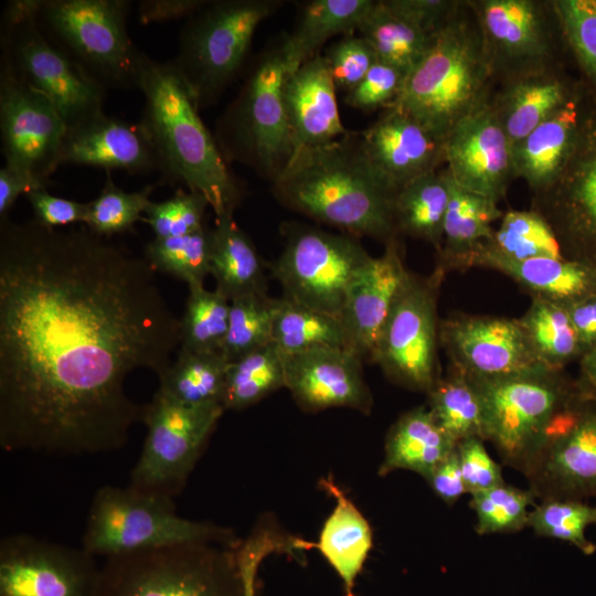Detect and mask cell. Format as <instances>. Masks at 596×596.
Segmentation results:
<instances>
[{
    "mask_svg": "<svg viewBox=\"0 0 596 596\" xmlns=\"http://www.w3.org/2000/svg\"><path fill=\"white\" fill-rule=\"evenodd\" d=\"M502 215L496 201L465 190L451 179L436 273L441 275L446 269H466L469 259L492 237V223Z\"/></svg>",
    "mask_w": 596,
    "mask_h": 596,
    "instance_id": "31",
    "label": "cell"
},
{
    "mask_svg": "<svg viewBox=\"0 0 596 596\" xmlns=\"http://www.w3.org/2000/svg\"><path fill=\"white\" fill-rule=\"evenodd\" d=\"M450 195L451 179L446 167L403 185L393 202L396 233L424 240L438 252Z\"/></svg>",
    "mask_w": 596,
    "mask_h": 596,
    "instance_id": "34",
    "label": "cell"
},
{
    "mask_svg": "<svg viewBox=\"0 0 596 596\" xmlns=\"http://www.w3.org/2000/svg\"><path fill=\"white\" fill-rule=\"evenodd\" d=\"M231 300L219 289L204 285L189 288L180 319V349L191 352H221L228 329Z\"/></svg>",
    "mask_w": 596,
    "mask_h": 596,
    "instance_id": "43",
    "label": "cell"
},
{
    "mask_svg": "<svg viewBox=\"0 0 596 596\" xmlns=\"http://www.w3.org/2000/svg\"><path fill=\"white\" fill-rule=\"evenodd\" d=\"M470 496L477 520L475 531L479 535L522 531L528 526L530 507L536 501L530 489L507 482Z\"/></svg>",
    "mask_w": 596,
    "mask_h": 596,
    "instance_id": "47",
    "label": "cell"
},
{
    "mask_svg": "<svg viewBox=\"0 0 596 596\" xmlns=\"http://www.w3.org/2000/svg\"><path fill=\"white\" fill-rule=\"evenodd\" d=\"M277 198L353 236L395 237V192L368 158L360 132L297 150L275 177Z\"/></svg>",
    "mask_w": 596,
    "mask_h": 596,
    "instance_id": "2",
    "label": "cell"
},
{
    "mask_svg": "<svg viewBox=\"0 0 596 596\" xmlns=\"http://www.w3.org/2000/svg\"><path fill=\"white\" fill-rule=\"evenodd\" d=\"M523 476L539 500H596V394L586 385L553 422Z\"/></svg>",
    "mask_w": 596,
    "mask_h": 596,
    "instance_id": "16",
    "label": "cell"
},
{
    "mask_svg": "<svg viewBox=\"0 0 596 596\" xmlns=\"http://www.w3.org/2000/svg\"><path fill=\"white\" fill-rule=\"evenodd\" d=\"M130 7L127 0H41L39 21L105 88H138L145 53L127 30Z\"/></svg>",
    "mask_w": 596,
    "mask_h": 596,
    "instance_id": "9",
    "label": "cell"
},
{
    "mask_svg": "<svg viewBox=\"0 0 596 596\" xmlns=\"http://www.w3.org/2000/svg\"><path fill=\"white\" fill-rule=\"evenodd\" d=\"M40 188L26 174L4 164L0 170V220L8 217V212L22 193Z\"/></svg>",
    "mask_w": 596,
    "mask_h": 596,
    "instance_id": "59",
    "label": "cell"
},
{
    "mask_svg": "<svg viewBox=\"0 0 596 596\" xmlns=\"http://www.w3.org/2000/svg\"><path fill=\"white\" fill-rule=\"evenodd\" d=\"M277 299L249 294L231 300L228 329L222 348L227 362L272 342Z\"/></svg>",
    "mask_w": 596,
    "mask_h": 596,
    "instance_id": "46",
    "label": "cell"
},
{
    "mask_svg": "<svg viewBox=\"0 0 596 596\" xmlns=\"http://www.w3.org/2000/svg\"><path fill=\"white\" fill-rule=\"evenodd\" d=\"M446 169L460 188L497 203L515 179L512 147L491 100L460 120L444 140Z\"/></svg>",
    "mask_w": 596,
    "mask_h": 596,
    "instance_id": "21",
    "label": "cell"
},
{
    "mask_svg": "<svg viewBox=\"0 0 596 596\" xmlns=\"http://www.w3.org/2000/svg\"><path fill=\"white\" fill-rule=\"evenodd\" d=\"M223 406L190 407L160 390L146 404L143 447L130 475L135 490L174 499L184 488Z\"/></svg>",
    "mask_w": 596,
    "mask_h": 596,
    "instance_id": "11",
    "label": "cell"
},
{
    "mask_svg": "<svg viewBox=\"0 0 596 596\" xmlns=\"http://www.w3.org/2000/svg\"><path fill=\"white\" fill-rule=\"evenodd\" d=\"M358 30L373 47L377 61L406 74L425 56L436 35L394 12L384 0L374 1Z\"/></svg>",
    "mask_w": 596,
    "mask_h": 596,
    "instance_id": "36",
    "label": "cell"
},
{
    "mask_svg": "<svg viewBox=\"0 0 596 596\" xmlns=\"http://www.w3.org/2000/svg\"><path fill=\"white\" fill-rule=\"evenodd\" d=\"M434 493L448 505L467 493L457 447L425 478Z\"/></svg>",
    "mask_w": 596,
    "mask_h": 596,
    "instance_id": "56",
    "label": "cell"
},
{
    "mask_svg": "<svg viewBox=\"0 0 596 596\" xmlns=\"http://www.w3.org/2000/svg\"><path fill=\"white\" fill-rule=\"evenodd\" d=\"M473 9L494 83L558 67L568 51L551 1L469 0Z\"/></svg>",
    "mask_w": 596,
    "mask_h": 596,
    "instance_id": "12",
    "label": "cell"
},
{
    "mask_svg": "<svg viewBox=\"0 0 596 596\" xmlns=\"http://www.w3.org/2000/svg\"><path fill=\"white\" fill-rule=\"evenodd\" d=\"M272 343L284 356L318 348L349 350L340 318L300 305L284 296L277 298Z\"/></svg>",
    "mask_w": 596,
    "mask_h": 596,
    "instance_id": "38",
    "label": "cell"
},
{
    "mask_svg": "<svg viewBox=\"0 0 596 596\" xmlns=\"http://www.w3.org/2000/svg\"><path fill=\"white\" fill-rule=\"evenodd\" d=\"M589 389V387H588ZM592 390V389H590ZM595 394H596V391L595 390H592Z\"/></svg>",
    "mask_w": 596,
    "mask_h": 596,
    "instance_id": "61",
    "label": "cell"
},
{
    "mask_svg": "<svg viewBox=\"0 0 596 596\" xmlns=\"http://www.w3.org/2000/svg\"><path fill=\"white\" fill-rule=\"evenodd\" d=\"M385 244L383 254L370 256L352 278L340 315L348 348L362 361L372 360L391 309L412 275L395 237Z\"/></svg>",
    "mask_w": 596,
    "mask_h": 596,
    "instance_id": "22",
    "label": "cell"
},
{
    "mask_svg": "<svg viewBox=\"0 0 596 596\" xmlns=\"http://www.w3.org/2000/svg\"><path fill=\"white\" fill-rule=\"evenodd\" d=\"M397 14L435 35L460 6L457 0H384Z\"/></svg>",
    "mask_w": 596,
    "mask_h": 596,
    "instance_id": "55",
    "label": "cell"
},
{
    "mask_svg": "<svg viewBox=\"0 0 596 596\" xmlns=\"http://www.w3.org/2000/svg\"><path fill=\"white\" fill-rule=\"evenodd\" d=\"M553 6L581 79L596 98V0H553Z\"/></svg>",
    "mask_w": 596,
    "mask_h": 596,
    "instance_id": "48",
    "label": "cell"
},
{
    "mask_svg": "<svg viewBox=\"0 0 596 596\" xmlns=\"http://www.w3.org/2000/svg\"><path fill=\"white\" fill-rule=\"evenodd\" d=\"M488 267L511 277L532 297L562 306L596 294V265L567 257L510 260L487 253L476 254L469 267Z\"/></svg>",
    "mask_w": 596,
    "mask_h": 596,
    "instance_id": "29",
    "label": "cell"
},
{
    "mask_svg": "<svg viewBox=\"0 0 596 596\" xmlns=\"http://www.w3.org/2000/svg\"><path fill=\"white\" fill-rule=\"evenodd\" d=\"M207 206L201 193L179 189L166 201H151L141 221L151 227L156 238L183 236L205 226L203 217Z\"/></svg>",
    "mask_w": 596,
    "mask_h": 596,
    "instance_id": "50",
    "label": "cell"
},
{
    "mask_svg": "<svg viewBox=\"0 0 596 596\" xmlns=\"http://www.w3.org/2000/svg\"><path fill=\"white\" fill-rule=\"evenodd\" d=\"M153 269L177 277L189 288L201 286L211 269V228L178 237L153 238L145 247Z\"/></svg>",
    "mask_w": 596,
    "mask_h": 596,
    "instance_id": "45",
    "label": "cell"
},
{
    "mask_svg": "<svg viewBox=\"0 0 596 596\" xmlns=\"http://www.w3.org/2000/svg\"><path fill=\"white\" fill-rule=\"evenodd\" d=\"M227 364L222 352L179 349L177 360L159 377L158 390L185 406H222Z\"/></svg>",
    "mask_w": 596,
    "mask_h": 596,
    "instance_id": "37",
    "label": "cell"
},
{
    "mask_svg": "<svg viewBox=\"0 0 596 596\" xmlns=\"http://www.w3.org/2000/svg\"><path fill=\"white\" fill-rule=\"evenodd\" d=\"M285 387V359L270 342L228 362L222 406L243 409Z\"/></svg>",
    "mask_w": 596,
    "mask_h": 596,
    "instance_id": "41",
    "label": "cell"
},
{
    "mask_svg": "<svg viewBox=\"0 0 596 596\" xmlns=\"http://www.w3.org/2000/svg\"><path fill=\"white\" fill-rule=\"evenodd\" d=\"M360 135L371 163L395 193L445 163L444 140L395 106Z\"/></svg>",
    "mask_w": 596,
    "mask_h": 596,
    "instance_id": "24",
    "label": "cell"
},
{
    "mask_svg": "<svg viewBox=\"0 0 596 596\" xmlns=\"http://www.w3.org/2000/svg\"><path fill=\"white\" fill-rule=\"evenodd\" d=\"M533 210L554 230L565 257L596 259V98L575 149L553 185L534 196Z\"/></svg>",
    "mask_w": 596,
    "mask_h": 596,
    "instance_id": "18",
    "label": "cell"
},
{
    "mask_svg": "<svg viewBox=\"0 0 596 596\" xmlns=\"http://www.w3.org/2000/svg\"><path fill=\"white\" fill-rule=\"evenodd\" d=\"M577 334L582 356L596 345V294L565 306Z\"/></svg>",
    "mask_w": 596,
    "mask_h": 596,
    "instance_id": "58",
    "label": "cell"
},
{
    "mask_svg": "<svg viewBox=\"0 0 596 596\" xmlns=\"http://www.w3.org/2000/svg\"><path fill=\"white\" fill-rule=\"evenodd\" d=\"M0 131L7 166L46 188L61 166L67 126L54 104L1 55Z\"/></svg>",
    "mask_w": 596,
    "mask_h": 596,
    "instance_id": "14",
    "label": "cell"
},
{
    "mask_svg": "<svg viewBox=\"0 0 596 596\" xmlns=\"http://www.w3.org/2000/svg\"><path fill=\"white\" fill-rule=\"evenodd\" d=\"M337 89L349 93L377 61L371 44L362 36L344 35L324 55Z\"/></svg>",
    "mask_w": 596,
    "mask_h": 596,
    "instance_id": "51",
    "label": "cell"
},
{
    "mask_svg": "<svg viewBox=\"0 0 596 596\" xmlns=\"http://www.w3.org/2000/svg\"><path fill=\"white\" fill-rule=\"evenodd\" d=\"M519 320L534 353L546 368L564 370L582 358L576 331L564 306L533 297Z\"/></svg>",
    "mask_w": 596,
    "mask_h": 596,
    "instance_id": "39",
    "label": "cell"
},
{
    "mask_svg": "<svg viewBox=\"0 0 596 596\" xmlns=\"http://www.w3.org/2000/svg\"><path fill=\"white\" fill-rule=\"evenodd\" d=\"M287 74L280 47L264 55L230 119L234 153L242 156L245 150L263 169L277 170V173L295 152L283 95Z\"/></svg>",
    "mask_w": 596,
    "mask_h": 596,
    "instance_id": "19",
    "label": "cell"
},
{
    "mask_svg": "<svg viewBox=\"0 0 596 596\" xmlns=\"http://www.w3.org/2000/svg\"><path fill=\"white\" fill-rule=\"evenodd\" d=\"M594 265H596V259H595V262H594Z\"/></svg>",
    "mask_w": 596,
    "mask_h": 596,
    "instance_id": "62",
    "label": "cell"
},
{
    "mask_svg": "<svg viewBox=\"0 0 596 596\" xmlns=\"http://www.w3.org/2000/svg\"><path fill=\"white\" fill-rule=\"evenodd\" d=\"M581 377L584 385L596 391V345L579 359Z\"/></svg>",
    "mask_w": 596,
    "mask_h": 596,
    "instance_id": "60",
    "label": "cell"
},
{
    "mask_svg": "<svg viewBox=\"0 0 596 596\" xmlns=\"http://www.w3.org/2000/svg\"><path fill=\"white\" fill-rule=\"evenodd\" d=\"M582 85L560 67L500 84L491 105L511 147L566 105Z\"/></svg>",
    "mask_w": 596,
    "mask_h": 596,
    "instance_id": "28",
    "label": "cell"
},
{
    "mask_svg": "<svg viewBox=\"0 0 596 596\" xmlns=\"http://www.w3.org/2000/svg\"><path fill=\"white\" fill-rule=\"evenodd\" d=\"M206 3L202 0H143L139 1L138 17L142 24L164 22L191 17Z\"/></svg>",
    "mask_w": 596,
    "mask_h": 596,
    "instance_id": "57",
    "label": "cell"
},
{
    "mask_svg": "<svg viewBox=\"0 0 596 596\" xmlns=\"http://www.w3.org/2000/svg\"><path fill=\"white\" fill-rule=\"evenodd\" d=\"M319 485L336 498L337 503L323 523L318 542L311 546L318 549L336 571L342 581L344 596H354L356 577L372 549V530L331 477L322 478Z\"/></svg>",
    "mask_w": 596,
    "mask_h": 596,
    "instance_id": "30",
    "label": "cell"
},
{
    "mask_svg": "<svg viewBox=\"0 0 596 596\" xmlns=\"http://www.w3.org/2000/svg\"><path fill=\"white\" fill-rule=\"evenodd\" d=\"M478 253L510 260L565 257L554 230L545 217L533 209L503 213L499 227L476 254Z\"/></svg>",
    "mask_w": 596,
    "mask_h": 596,
    "instance_id": "40",
    "label": "cell"
},
{
    "mask_svg": "<svg viewBox=\"0 0 596 596\" xmlns=\"http://www.w3.org/2000/svg\"><path fill=\"white\" fill-rule=\"evenodd\" d=\"M146 260L86 225L0 220V445L54 456L123 448L146 405L125 383L160 377L180 345Z\"/></svg>",
    "mask_w": 596,
    "mask_h": 596,
    "instance_id": "1",
    "label": "cell"
},
{
    "mask_svg": "<svg viewBox=\"0 0 596 596\" xmlns=\"http://www.w3.org/2000/svg\"><path fill=\"white\" fill-rule=\"evenodd\" d=\"M427 395L428 409L435 422L456 444L470 437L482 438L480 398L462 371L451 365L448 374L439 377Z\"/></svg>",
    "mask_w": 596,
    "mask_h": 596,
    "instance_id": "42",
    "label": "cell"
},
{
    "mask_svg": "<svg viewBox=\"0 0 596 596\" xmlns=\"http://www.w3.org/2000/svg\"><path fill=\"white\" fill-rule=\"evenodd\" d=\"M41 0L9 1L1 55L54 104L67 129L104 113L106 88L42 31Z\"/></svg>",
    "mask_w": 596,
    "mask_h": 596,
    "instance_id": "8",
    "label": "cell"
},
{
    "mask_svg": "<svg viewBox=\"0 0 596 596\" xmlns=\"http://www.w3.org/2000/svg\"><path fill=\"white\" fill-rule=\"evenodd\" d=\"M456 447L428 407L418 406L403 414L390 428L379 475L404 469L425 479Z\"/></svg>",
    "mask_w": 596,
    "mask_h": 596,
    "instance_id": "32",
    "label": "cell"
},
{
    "mask_svg": "<svg viewBox=\"0 0 596 596\" xmlns=\"http://www.w3.org/2000/svg\"><path fill=\"white\" fill-rule=\"evenodd\" d=\"M493 83L476 13L469 1H461L406 75L392 106L445 140L460 120L491 100Z\"/></svg>",
    "mask_w": 596,
    "mask_h": 596,
    "instance_id": "5",
    "label": "cell"
},
{
    "mask_svg": "<svg viewBox=\"0 0 596 596\" xmlns=\"http://www.w3.org/2000/svg\"><path fill=\"white\" fill-rule=\"evenodd\" d=\"M238 546L194 542L108 557L102 596H255L257 566L279 544L265 533Z\"/></svg>",
    "mask_w": 596,
    "mask_h": 596,
    "instance_id": "3",
    "label": "cell"
},
{
    "mask_svg": "<svg viewBox=\"0 0 596 596\" xmlns=\"http://www.w3.org/2000/svg\"><path fill=\"white\" fill-rule=\"evenodd\" d=\"M152 185L137 192H126L115 185L110 174L100 194L88 202L84 225L93 233L109 238L114 234L130 231L150 204Z\"/></svg>",
    "mask_w": 596,
    "mask_h": 596,
    "instance_id": "49",
    "label": "cell"
},
{
    "mask_svg": "<svg viewBox=\"0 0 596 596\" xmlns=\"http://www.w3.org/2000/svg\"><path fill=\"white\" fill-rule=\"evenodd\" d=\"M138 88L145 98L139 123L161 159L164 174L201 193L215 217L233 213L238 187L173 64L143 54Z\"/></svg>",
    "mask_w": 596,
    "mask_h": 596,
    "instance_id": "4",
    "label": "cell"
},
{
    "mask_svg": "<svg viewBox=\"0 0 596 596\" xmlns=\"http://www.w3.org/2000/svg\"><path fill=\"white\" fill-rule=\"evenodd\" d=\"M441 275H411L381 331L371 362L393 382L426 394L440 377L437 368L439 324L436 289Z\"/></svg>",
    "mask_w": 596,
    "mask_h": 596,
    "instance_id": "15",
    "label": "cell"
},
{
    "mask_svg": "<svg viewBox=\"0 0 596 596\" xmlns=\"http://www.w3.org/2000/svg\"><path fill=\"white\" fill-rule=\"evenodd\" d=\"M406 73L390 64L376 61L363 79L345 96V103L370 111L391 107L398 98Z\"/></svg>",
    "mask_w": 596,
    "mask_h": 596,
    "instance_id": "52",
    "label": "cell"
},
{
    "mask_svg": "<svg viewBox=\"0 0 596 596\" xmlns=\"http://www.w3.org/2000/svg\"><path fill=\"white\" fill-rule=\"evenodd\" d=\"M25 195L34 212V220L46 227L85 223L87 203L52 195L46 188L33 189Z\"/></svg>",
    "mask_w": 596,
    "mask_h": 596,
    "instance_id": "54",
    "label": "cell"
},
{
    "mask_svg": "<svg viewBox=\"0 0 596 596\" xmlns=\"http://www.w3.org/2000/svg\"><path fill=\"white\" fill-rule=\"evenodd\" d=\"M336 89L328 62L318 54L287 74L283 95L295 152L327 145L348 132L339 115Z\"/></svg>",
    "mask_w": 596,
    "mask_h": 596,
    "instance_id": "27",
    "label": "cell"
},
{
    "mask_svg": "<svg viewBox=\"0 0 596 596\" xmlns=\"http://www.w3.org/2000/svg\"><path fill=\"white\" fill-rule=\"evenodd\" d=\"M593 524L596 525V503L568 498L539 500L528 521L536 535L567 542L587 556L596 552V544L586 535Z\"/></svg>",
    "mask_w": 596,
    "mask_h": 596,
    "instance_id": "44",
    "label": "cell"
},
{
    "mask_svg": "<svg viewBox=\"0 0 596 596\" xmlns=\"http://www.w3.org/2000/svg\"><path fill=\"white\" fill-rule=\"evenodd\" d=\"M0 596H102V567L82 546L8 535L0 542Z\"/></svg>",
    "mask_w": 596,
    "mask_h": 596,
    "instance_id": "17",
    "label": "cell"
},
{
    "mask_svg": "<svg viewBox=\"0 0 596 596\" xmlns=\"http://www.w3.org/2000/svg\"><path fill=\"white\" fill-rule=\"evenodd\" d=\"M278 4L272 0L207 1L189 17L171 63L198 109L234 77L255 30Z\"/></svg>",
    "mask_w": 596,
    "mask_h": 596,
    "instance_id": "10",
    "label": "cell"
},
{
    "mask_svg": "<svg viewBox=\"0 0 596 596\" xmlns=\"http://www.w3.org/2000/svg\"><path fill=\"white\" fill-rule=\"evenodd\" d=\"M439 340L451 365L469 376L497 377L549 369L538 359L519 319L451 317L439 324Z\"/></svg>",
    "mask_w": 596,
    "mask_h": 596,
    "instance_id": "20",
    "label": "cell"
},
{
    "mask_svg": "<svg viewBox=\"0 0 596 596\" xmlns=\"http://www.w3.org/2000/svg\"><path fill=\"white\" fill-rule=\"evenodd\" d=\"M467 376L480 398L483 440L494 447L504 466L522 475L553 422L582 390L581 381L567 377L564 370Z\"/></svg>",
    "mask_w": 596,
    "mask_h": 596,
    "instance_id": "6",
    "label": "cell"
},
{
    "mask_svg": "<svg viewBox=\"0 0 596 596\" xmlns=\"http://www.w3.org/2000/svg\"><path fill=\"white\" fill-rule=\"evenodd\" d=\"M285 387L309 412L348 407L370 413L372 395L362 360L344 348H318L284 356Z\"/></svg>",
    "mask_w": 596,
    "mask_h": 596,
    "instance_id": "23",
    "label": "cell"
},
{
    "mask_svg": "<svg viewBox=\"0 0 596 596\" xmlns=\"http://www.w3.org/2000/svg\"><path fill=\"white\" fill-rule=\"evenodd\" d=\"M594 96L583 83L576 95L512 148L514 175L535 195L549 190L568 162Z\"/></svg>",
    "mask_w": 596,
    "mask_h": 596,
    "instance_id": "26",
    "label": "cell"
},
{
    "mask_svg": "<svg viewBox=\"0 0 596 596\" xmlns=\"http://www.w3.org/2000/svg\"><path fill=\"white\" fill-rule=\"evenodd\" d=\"M216 289L230 300L249 294H266L263 260L233 213L215 219L211 228V269Z\"/></svg>",
    "mask_w": 596,
    "mask_h": 596,
    "instance_id": "33",
    "label": "cell"
},
{
    "mask_svg": "<svg viewBox=\"0 0 596 596\" xmlns=\"http://www.w3.org/2000/svg\"><path fill=\"white\" fill-rule=\"evenodd\" d=\"M457 454L467 493L472 494L505 482L502 466L488 453L480 437L457 444Z\"/></svg>",
    "mask_w": 596,
    "mask_h": 596,
    "instance_id": "53",
    "label": "cell"
},
{
    "mask_svg": "<svg viewBox=\"0 0 596 596\" xmlns=\"http://www.w3.org/2000/svg\"><path fill=\"white\" fill-rule=\"evenodd\" d=\"M374 0H313L308 2L299 22L284 41L288 73L315 55L316 50L337 34H352L373 7Z\"/></svg>",
    "mask_w": 596,
    "mask_h": 596,
    "instance_id": "35",
    "label": "cell"
},
{
    "mask_svg": "<svg viewBox=\"0 0 596 596\" xmlns=\"http://www.w3.org/2000/svg\"><path fill=\"white\" fill-rule=\"evenodd\" d=\"M370 256L352 236L302 228L289 236L273 274L284 297L340 318L347 289Z\"/></svg>",
    "mask_w": 596,
    "mask_h": 596,
    "instance_id": "13",
    "label": "cell"
},
{
    "mask_svg": "<svg viewBox=\"0 0 596 596\" xmlns=\"http://www.w3.org/2000/svg\"><path fill=\"white\" fill-rule=\"evenodd\" d=\"M61 164L73 163L123 169L129 172L163 171L161 159L140 123L105 113L67 129Z\"/></svg>",
    "mask_w": 596,
    "mask_h": 596,
    "instance_id": "25",
    "label": "cell"
},
{
    "mask_svg": "<svg viewBox=\"0 0 596 596\" xmlns=\"http://www.w3.org/2000/svg\"><path fill=\"white\" fill-rule=\"evenodd\" d=\"M194 542L238 544L230 529L178 515L172 499L108 485L93 497L82 547L108 558Z\"/></svg>",
    "mask_w": 596,
    "mask_h": 596,
    "instance_id": "7",
    "label": "cell"
}]
</instances>
